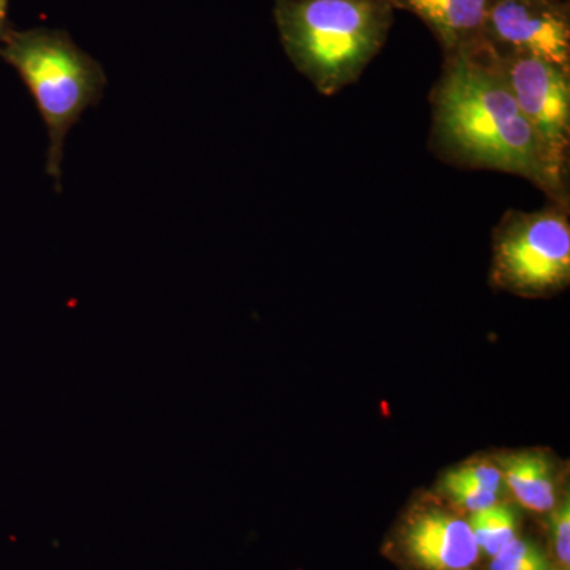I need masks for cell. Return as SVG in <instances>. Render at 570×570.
<instances>
[{"mask_svg": "<svg viewBox=\"0 0 570 570\" xmlns=\"http://www.w3.org/2000/svg\"><path fill=\"white\" fill-rule=\"evenodd\" d=\"M569 205L510 209L493 234L491 281L521 296H550L570 281Z\"/></svg>", "mask_w": 570, "mask_h": 570, "instance_id": "obj_4", "label": "cell"}, {"mask_svg": "<svg viewBox=\"0 0 570 570\" xmlns=\"http://www.w3.org/2000/svg\"><path fill=\"white\" fill-rule=\"evenodd\" d=\"M403 546L409 558L425 570H469L479 558L468 521L439 508L417 510L407 520Z\"/></svg>", "mask_w": 570, "mask_h": 570, "instance_id": "obj_7", "label": "cell"}, {"mask_svg": "<svg viewBox=\"0 0 570 570\" xmlns=\"http://www.w3.org/2000/svg\"><path fill=\"white\" fill-rule=\"evenodd\" d=\"M493 558L491 570H549V562L539 549L520 539H513Z\"/></svg>", "mask_w": 570, "mask_h": 570, "instance_id": "obj_11", "label": "cell"}, {"mask_svg": "<svg viewBox=\"0 0 570 570\" xmlns=\"http://www.w3.org/2000/svg\"><path fill=\"white\" fill-rule=\"evenodd\" d=\"M479 550L494 557L508 543L517 539V515L512 508L493 504L490 508L472 512L468 521Z\"/></svg>", "mask_w": 570, "mask_h": 570, "instance_id": "obj_10", "label": "cell"}, {"mask_svg": "<svg viewBox=\"0 0 570 570\" xmlns=\"http://www.w3.org/2000/svg\"><path fill=\"white\" fill-rule=\"evenodd\" d=\"M273 14L285 55L322 96L358 81L393 24L385 0H276Z\"/></svg>", "mask_w": 570, "mask_h": 570, "instance_id": "obj_2", "label": "cell"}, {"mask_svg": "<svg viewBox=\"0 0 570 570\" xmlns=\"http://www.w3.org/2000/svg\"><path fill=\"white\" fill-rule=\"evenodd\" d=\"M431 111L430 146L439 159L468 170L521 176L550 202L569 205V194L547 170L530 124L483 43L444 56Z\"/></svg>", "mask_w": 570, "mask_h": 570, "instance_id": "obj_1", "label": "cell"}, {"mask_svg": "<svg viewBox=\"0 0 570 570\" xmlns=\"http://www.w3.org/2000/svg\"><path fill=\"white\" fill-rule=\"evenodd\" d=\"M502 478L523 508L547 512L557 504V483L549 456L539 452L510 453L499 459Z\"/></svg>", "mask_w": 570, "mask_h": 570, "instance_id": "obj_9", "label": "cell"}, {"mask_svg": "<svg viewBox=\"0 0 570 570\" xmlns=\"http://www.w3.org/2000/svg\"><path fill=\"white\" fill-rule=\"evenodd\" d=\"M9 3L10 0H0V47H2L3 39L9 33L11 26L9 22Z\"/></svg>", "mask_w": 570, "mask_h": 570, "instance_id": "obj_15", "label": "cell"}, {"mask_svg": "<svg viewBox=\"0 0 570 570\" xmlns=\"http://www.w3.org/2000/svg\"><path fill=\"white\" fill-rule=\"evenodd\" d=\"M442 489L455 501V504H459L460 508L471 510V512L490 508V505L497 504L498 502V494L472 485V483L456 475L453 469L442 479Z\"/></svg>", "mask_w": 570, "mask_h": 570, "instance_id": "obj_12", "label": "cell"}, {"mask_svg": "<svg viewBox=\"0 0 570 570\" xmlns=\"http://www.w3.org/2000/svg\"><path fill=\"white\" fill-rule=\"evenodd\" d=\"M490 55L530 124L547 170L569 194L570 71L530 56Z\"/></svg>", "mask_w": 570, "mask_h": 570, "instance_id": "obj_5", "label": "cell"}, {"mask_svg": "<svg viewBox=\"0 0 570 570\" xmlns=\"http://www.w3.org/2000/svg\"><path fill=\"white\" fill-rule=\"evenodd\" d=\"M453 472L466 482L472 483V485L494 494H499L502 483H504L501 469L497 464L489 463V461H469V463L453 469Z\"/></svg>", "mask_w": 570, "mask_h": 570, "instance_id": "obj_13", "label": "cell"}, {"mask_svg": "<svg viewBox=\"0 0 570 570\" xmlns=\"http://www.w3.org/2000/svg\"><path fill=\"white\" fill-rule=\"evenodd\" d=\"M482 43L494 55L530 56L570 71L568 0H493Z\"/></svg>", "mask_w": 570, "mask_h": 570, "instance_id": "obj_6", "label": "cell"}, {"mask_svg": "<svg viewBox=\"0 0 570 570\" xmlns=\"http://www.w3.org/2000/svg\"><path fill=\"white\" fill-rule=\"evenodd\" d=\"M425 22L444 56L482 45L483 24L493 0H385Z\"/></svg>", "mask_w": 570, "mask_h": 570, "instance_id": "obj_8", "label": "cell"}, {"mask_svg": "<svg viewBox=\"0 0 570 570\" xmlns=\"http://www.w3.org/2000/svg\"><path fill=\"white\" fill-rule=\"evenodd\" d=\"M0 59L13 67L28 86L47 126V174L61 193L63 145L82 112L97 107L107 88L99 61L59 29L11 28L0 47Z\"/></svg>", "mask_w": 570, "mask_h": 570, "instance_id": "obj_3", "label": "cell"}, {"mask_svg": "<svg viewBox=\"0 0 570 570\" xmlns=\"http://www.w3.org/2000/svg\"><path fill=\"white\" fill-rule=\"evenodd\" d=\"M553 535L557 554L561 564L568 568L570 562V509L569 501L560 505L553 515Z\"/></svg>", "mask_w": 570, "mask_h": 570, "instance_id": "obj_14", "label": "cell"}]
</instances>
